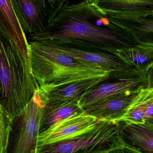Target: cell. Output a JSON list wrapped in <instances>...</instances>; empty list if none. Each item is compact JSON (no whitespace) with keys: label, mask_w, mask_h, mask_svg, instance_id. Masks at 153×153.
Masks as SVG:
<instances>
[{"label":"cell","mask_w":153,"mask_h":153,"mask_svg":"<svg viewBox=\"0 0 153 153\" xmlns=\"http://www.w3.org/2000/svg\"><path fill=\"white\" fill-rule=\"evenodd\" d=\"M30 36L31 41L50 40L72 49L114 54L118 49L138 44L131 34L110 22L85 0L66 1L45 27Z\"/></svg>","instance_id":"cell-1"},{"label":"cell","mask_w":153,"mask_h":153,"mask_svg":"<svg viewBox=\"0 0 153 153\" xmlns=\"http://www.w3.org/2000/svg\"><path fill=\"white\" fill-rule=\"evenodd\" d=\"M39 88L30 59L0 29V105L12 123Z\"/></svg>","instance_id":"cell-2"},{"label":"cell","mask_w":153,"mask_h":153,"mask_svg":"<svg viewBox=\"0 0 153 153\" xmlns=\"http://www.w3.org/2000/svg\"><path fill=\"white\" fill-rule=\"evenodd\" d=\"M82 150H85V152H140L125 143L119 123L105 120L89 132L71 139L45 146L38 153H72Z\"/></svg>","instance_id":"cell-3"},{"label":"cell","mask_w":153,"mask_h":153,"mask_svg":"<svg viewBox=\"0 0 153 153\" xmlns=\"http://www.w3.org/2000/svg\"><path fill=\"white\" fill-rule=\"evenodd\" d=\"M37 91L12 123V153H37L45 108Z\"/></svg>","instance_id":"cell-4"},{"label":"cell","mask_w":153,"mask_h":153,"mask_svg":"<svg viewBox=\"0 0 153 153\" xmlns=\"http://www.w3.org/2000/svg\"><path fill=\"white\" fill-rule=\"evenodd\" d=\"M69 0H11L22 29L31 36L42 31Z\"/></svg>","instance_id":"cell-5"},{"label":"cell","mask_w":153,"mask_h":153,"mask_svg":"<svg viewBox=\"0 0 153 153\" xmlns=\"http://www.w3.org/2000/svg\"><path fill=\"white\" fill-rule=\"evenodd\" d=\"M105 120L98 119L83 110L75 113L39 133L37 139V153L45 146L71 139L85 134Z\"/></svg>","instance_id":"cell-6"},{"label":"cell","mask_w":153,"mask_h":153,"mask_svg":"<svg viewBox=\"0 0 153 153\" xmlns=\"http://www.w3.org/2000/svg\"><path fill=\"white\" fill-rule=\"evenodd\" d=\"M148 70H140L131 73L117 82L96 86L78 100L81 109L108 97L137 90L148 85Z\"/></svg>","instance_id":"cell-7"},{"label":"cell","mask_w":153,"mask_h":153,"mask_svg":"<svg viewBox=\"0 0 153 153\" xmlns=\"http://www.w3.org/2000/svg\"><path fill=\"white\" fill-rule=\"evenodd\" d=\"M98 12L110 22L131 34L138 43H153V16H141Z\"/></svg>","instance_id":"cell-8"},{"label":"cell","mask_w":153,"mask_h":153,"mask_svg":"<svg viewBox=\"0 0 153 153\" xmlns=\"http://www.w3.org/2000/svg\"><path fill=\"white\" fill-rule=\"evenodd\" d=\"M106 79L103 77L72 82L55 88L39 86L38 92L44 106L72 100H78L88 91Z\"/></svg>","instance_id":"cell-9"},{"label":"cell","mask_w":153,"mask_h":153,"mask_svg":"<svg viewBox=\"0 0 153 153\" xmlns=\"http://www.w3.org/2000/svg\"><path fill=\"white\" fill-rule=\"evenodd\" d=\"M58 51L81 61L97 64L113 71L114 72L130 73L139 70L130 67L114 53L95 52L72 49L57 44L50 40H43Z\"/></svg>","instance_id":"cell-10"},{"label":"cell","mask_w":153,"mask_h":153,"mask_svg":"<svg viewBox=\"0 0 153 153\" xmlns=\"http://www.w3.org/2000/svg\"><path fill=\"white\" fill-rule=\"evenodd\" d=\"M140 89L108 97L84 107L82 110L98 119L113 120L123 115Z\"/></svg>","instance_id":"cell-11"},{"label":"cell","mask_w":153,"mask_h":153,"mask_svg":"<svg viewBox=\"0 0 153 153\" xmlns=\"http://www.w3.org/2000/svg\"><path fill=\"white\" fill-rule=\"evenodd\" d=\"M0 29L12 40L23 55L30 59L29 44L11 0H0Z\"/></svg>","instance_id":"cell-12"},{"label":"cell","mask_w":153,"mask_h":153,"mask_svg":"<svg viewBox=\"0 0 153 153\" xmlns=\"http://www.w3.org/2000/svg\"><path fill=\"white\" fill-rule=\"evenodd\" d=\"M98 11L141 16H153V0H94Z\"/></svg>","instance_id":"cell-13"},{"label":"cell","mask_w":153,"mask_h":153,"mask_svg":"<svg viewBox=\"0 0 153 153\" xmlns=\"http://www.w3.org/2000/svg\"><path fill=\"white\" fill-rule=\"evenodd\" d=\"M153 104V88L148 85L140 88L131 100L122 116L111 121L114 123L143 125L146 124L144 114L149 105Z\"/></svg>","instance_id":"cell-14"},{"label":"cell","mask_w":153,"mask_h":153,"mask_svg":"<svg viewBox=\"0 0 153 153\" xmlns=\"http://www.w3.org/2000/svg\"><path fill=\"white\" fill-rule=\"evenodd\" d=\"M114 54L132 68L148 70L153 67V43H138L131 47L118 49Z\"/></svg>","instance_id":"cell-15"},{"label":"cell","mask_w":153,"mask_h":153,"mask_svg":"<svg viewBox=\"0 0 153 153\" xmlns=\"http://www.w3.org/2000/svg\"><path fill=\"white\" fill-rule=\"evenodd\" d=\"M120 128L122 136L128 138L135 146L138 147L140 150L153 153V123L143 125L124 124Z\"/></svg>","instance_id":"cell-16"},{"label":"cell","mask_w":153,"mask_h":153,"mask_svg":"<svg viewBox=\"0 0 153 153\" xmlns=\"http://www.w3.org/2000/svg\"><path fill=\"white\" fill-rule=\"evenodd\" d=\"M82 110L79 105L78 100H75L45 106L40 132Z\"/></svg>","instance_id":"cell-17"},{"label":"cell","mask_w":153,"mask_h":153,"mask_svg":"<svg viewBox=\"0 0 153 153\" xmlns=\"http://www.w3.org/2000/svg\"><path fill=\"white\" fill-rule=\"evenodd\" d=\"M12 127V123L0 105V153L7 152Z\"/></svg>","instance_id":"cell-18"},{"label":"cell","mask_w":153,"mask_h":153,"mask_svg":"<svg viewBox=\"0 0 153 153\" xmlns=\"http://www.w3.org/2000/svg\"><path fill=\"white\" fill-rule=\"evenodd\" d=\"M85 1H86L87 2H88L89 4H91L92 3H93V1H94V0H85Z\"/></svg>","instance_id":"cell-19"},{"label":"cell","mask_w":153,"mask_h":153,"mask_svg":"<svg viewBox=\"0 0 153 153\" xmlns=\"http://www.w3.org/2000/svg\"></svg>","instance_id":"cell-20"}]
</instances>
